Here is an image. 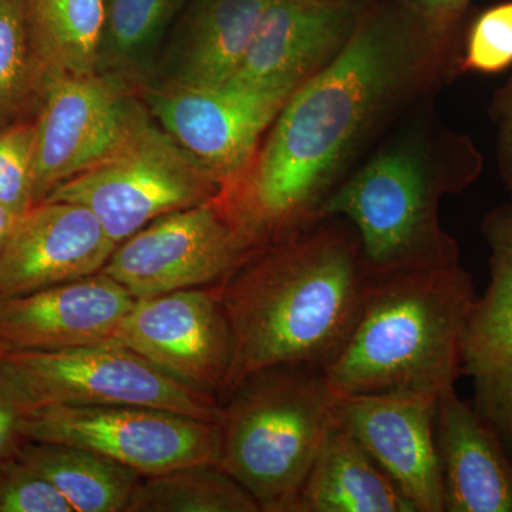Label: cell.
<instances>
[{
  "label": "cell",
  "instance_id": "cell-1",
  "mask_svg": "<svg viewBox=\"0 0 512 512\" xmlns=\"http://www.w3.org/2000/svg\"><path fill=\"white\" fill-rule=\"evenodd\" d=\"M450 56L394 0L366 9L338 55L293 90L245 173L218 195L229 224L259 251L318 221L363 151L439 83Z\"/></svg>",
  "mask_w": 512,
  "mask_h": 512
},
{
  "label": "cell",
  "instance_id": "cell-2",
  "mask_svg": "<svg viewBox=\"0 0 512 512\" xmlns=\"http://www.w3.org/2000/svg\"><path fill=\"white\" fill-rule=\"evenodd\" d=\"M369 286L359 237L343 218L259 249L218 286L234 343L221 404L268 367L325 372L348 343Z\"/></svg>",
  "mask_w": 512,
  "mask_h": 512
},
{
  "label": "cell",
  "instance_id": "cell-3",
  "mask_svg": "<svg viewBox=\"0 0 512 512\" xmlns=\"http://www.w3.org/2000/svg\"><path fill=\"white\" fill-rule=\"evenodd\" d=\"M483 165L470 138L419 113L333 190L318 221L350 222L370 278L460 265L439 205L470 187Z\"/></svg>",
  "mask_w": 512,
  "mask_h": 512
},
{
  "label": "cell",
  "instance_id": "cell-4",
  "mask_svg": "<svg viewBox=\"0 0 512 512\" xmlns=\"http://www.w3.org/2000/svg\"><path fill=\"white\" fill-rule=\"evenodd\" d=\"M460 265L370 278L352 335L325 370L339 396L456 390L468 320L477 301Z\"/></svg>",
  "mask_w": 512,
  "mask_h": 512
},
{
  "label": "cell",
  "instance_id": "cell-5",
  "mask_svg": "<svg viewBox=\"0 0 512 512\" xmlns=\"http://www.w3.org/2000/svg\"><path fill=\"white\" fill-rule=\"evenodd\" d=\"M336 397L323 370L284 365L248 376L222 403L220 466L261 512L295 510Z\"/></svg>",
  "mask_w": 512,
  "mask_h": 512
},
{
  "label": "cell",
  "instance_id": "cell-6",
  "mask_svg": "<svg viewBox=\"0 0 512 512\" xmlns=\"http://www.w3.org/2000/svg\"><path fill=\"white\" fill-rule=\"evenodd\" d=\"M221 190L214 174L137 99L116 146L45 201L84 205L119 245L157 218L214 200Z\"/></svg>",
  "mask_w": 512,
  "mask_h": 512
},
{
  "label": "cell",
  "instance_id": "cell-7",
  "mask_svg": "<svg viewBox=\"0 0 512 512\" xmlns=\"http://www.w3.org/2000/svg\"><path fill=\"white\" fill-rule=\"evenodd\" d=\"M0 366L18 383L33 407L143 406L220 420L214 397L165 375L116 340L0 356Z\"/></svg>",
  "mask_w": 512,
  "mask_h": 512
},
{
  "label": "cell",
  "instance_id": "cell-8",
  "mask_svg": "<svg viewBox=\"0 0 512 512\" xmlns=\"http://www.w3.org/2000/svg\"><path fill=\"white\" fill-rule=\"evenodd\" d=\"M22 434L26 441L86 448L143 478L188 464H220L218 421L154 407H33Z\"/></svg>",
  "mask_w": 512,
  "mask_h": 512
},
{
  "label": "cell",
  "instance_id": "cell-9",
  "mask_svg": "<svg viewBox=\"0 0 512 512\" xmlns=\"http://www.w3.org/2000/svg\"><path fill=\"white\" fill-rule=\"evenodd\" d=\"M256 252L214 198L150 222L117 245L101 272L146 299L220 286Z\"/></svg>",
  "mask_w": 512,
  "mask_h": 512
},
{
  "label": "cell",
  "instance_id": "cell-10",
  "mask_svg": "<svg viewBox=\"0 0 512 512\" xmlns=\"http://www.w3.org/2000/svg\"><path fill=\"white\" fill-rule=\"evenodd\" d=\"M293 90L235 82L151 83L140 96L157 123L204 164L224 190L245 173Z\"/></svg>",
  "mask_w": 512,
  "mask_h": 512
},
{
  "label": "cell",
  "instance_id": "cell-11",
  "mask_svg": "<svg viewBox=\"0 0 512 512\" xmlns=\"http://www.w3.org/2000/svg\"><path fill=\"white\" fill-rule=\"evenodd\" d=\"M119 77L57 74L33 117V207L116 146L137 97Z\"/></svg>",
  "mask_w": 512,
  "mask_h": 512
},
{
  "label": "cell",
  "instance_id": "cell-12",
  "mask_svg": "<svg viewBox=\"0 0 512 512\" xmlns=\"http://www.w3.org/2000/svg\"><path fill=\"white\" fill-rule=\"evenodd\" d=\"M113 340L222 402L234 343L218 286L136 299Z\"/></svg>",
  "mask_w": 512,
  "mask_h": 512
},
{
  "label": "cell",
  "instance_id": "cell-13",
  "mask_svg": "<svg viewBox=\"0 0 512 512\" xmlns=\"http://www.w3.org/2000/svg\"><path fill=\"white\" fill-rule=\"evenodd\" d=\"M439 399L387 392L336 397L333 416L382 467L416 512H444L436 440Z\"/></svg>",
  "mask_w": 512,
  "mask_h": 512
},
{
  "label": "cell",
  "instance_id": "cell-14",
  "mask_svg": "<svg viewBox=\"0 0 512 512\" xmlns=\"http://www.w3.org/2000/svg\"><path fill=\"white\" fill-rule=\"evenodd\" d=\"M116 247L84 205L40 202L19 215L0 254V299L99 274Z\"/></svg>",
  "mask_w": 512,
  "mask_h": 512
},
{
  "label": "cell",
  "instance_id": "cell-15",
  "mask_svg": "<svg viewBox=\"0 0 512 512\" xmlns=\"http://www.w3.org/2000/svg\"><path fill=\"white\" fill-rule=\"evenodd\" d=\"M490 281L468 320L463 376L473 406L500 434L512 456V200L485 215Z\"/></svg>",
  "mask_w": 512,
  "mask_h": 512
},
{
  "label": "cell",
  "instance_id": "cell-16",
  "mask_svg": "<svg viewBox=\"0 0 512 512\" xmlns=\"http://www.w3.org/2000/svg\"><path fill=\"white\" fill-rule=\"evenodd\" d=\"M134 302L103 272L0 299V356L113 340Z\"/></svg>",
  "mask_w": 512,
  "mask_h": 512
},
{
  "label": "cell",
  "instance_id": "cell-17",
  "mask_svg": "<svg viewBox=\"0 0 512 512\" xmlns=\"http://www.w3.org/2000/svg\"><path fill=\"white\" fill-rule=\"evenodd\" d=\"M363 12L269 0L244 62L228 82L296 89L338 55Z\"/></svg>",
  "mask_w": 512,
  "mask_h": 512
},
{
  "label": "cell",
  "instance_id": "cell-18",
  "mask_svg": "<svg viewBox=\"0 0 512 512\" xmlns=\"http://www.w3.org/2000/svg\"><path fill=\"white\" fill-rule=\"evenodd\" d=\"M436 440L444 512H512V456L498 431L456 390L439 397Z\"/></svg>",
  "mask_w": 512,
  "mask_h": 512
},
{
  "label": "cell",
  "instance_id": "cell-19",
  "mask_svg": "<svg viewBox=\"0 0 512 512\" xmlns=\"http://www.w3.org/2000/svg\"><path fill=\"white\" fill-rule=\"evenodd\" d=\"M268 2L187 0L161 47L151 83H227L244 62Z\"/></svg>",
  "mask_w": 512,
  "mask_h": 512
},
{
  "label": "cell",
  "instance_id": "cell-20",
  "mask_svg": "<svg viewBox=\"0 0 512 512\" xmlns=\"http://www.w3.org/2000/svg\"><path fill=\"white\" fill-rule=\"evenodd\" d=\"M293 512H416L392 478L333 416Z\"/></svg>",
  "mask_w": 512,
  "mask_h": 512
},
{
  "label": "cell",
  "instance_id": "cell-21",
  "mask_svg": "<svg viewBox=\"0 0 512 512\" xmlns=\"http://www.w3.org/2000/svg\"><path fill=\"white\" fill-rule=\"evenodd\" d=\"M16 456L55 485L74 512H126L141 476L94 451L25 441Z\"/></svg>",
  "mask_w": 512,
  "mask_h": 512
},
{
  "label": "cell",
  "instance_id": "cell-22",
  "mask_svg": "<svg viewBox=\"0 0 512 512\" xmlns=\"http://www.w3.org/2000/svg\"><path fill=\"white\" fill-rule=\"evenodd\" d=\"M187 0H104L97 72L140 92L153 82L158 55Z\"/></svg>",
  "mask_w": 512,
  "mask_h": 512
},
{
  "label": "cell",
  "instance_id": "cell-23",
  "mask_svg": "<svg viewBox=\"0 0 512 512\" xmlns=\"http://www.w3.org/2000/svg\"><path fill=\"white\" fill-rule=\"evenodd\" d=\"M55 74L30 25L26 0H0V127L35 117Z\"/></svg>",
  "mask_w": 512,
  "mask_h": 512
},
{
  "label": "cell",
  "instance_id": "cell-24",
  "mask_svg": "<svg viewBox=\"0 0 512 512\" xmlns=\"http://www.w3.org/2000/svg\"><path fill=\"white\" fill-rule=\"evenodd\" d=\"M126 512H261V508L220 464L195 463L144 477Z\"/></svg>",
  "mask_w": 512,
  "mask_h": 512
},
{
  "label": "cell",
  "instance_id": "cell-25",
  "mask_svg": "<svg viewBox=\"0 0 512 512\" xmlns=\"http://www.w3.org/2000/svg\"><path fill=\"white\" fill-rule=\"evenodd\" d=\"M30 25L52 73L97 72L104 0H26Z\"/></svg>",
  "mask_w": 512,
  "mask_h": 512
},
{
  "label": "cell",
  "instance_id": "cell-26",
  "mask_svg": "<svg viewBox=\"0 0 512 512\" xmlns=\"http://www.w3.org/2000/svg\"><path fill=\"white\" fill-rule=\"evenodd\" d=\"M512 66V0L485 9L471 23L457 72L498 74Z\"/></svg>",
  "mask_w": 512,
  "mask_h": 512
},
{
  "label": "cell",
  "instance_id": "cell-27",
  "mask_svg": "<svg viewBox=\"0 0 512 512\" xmlns=\"http://www.w3.org/2000/svg\"><path fill=\"white\" fill-rule=\"evenodd\" d=\"M33 119L0 127V207L15 215L33 207Z\"/></svg>",
  "mask_w": 512,
  "mask_h": 512
},
{
  "label": "cell",
  "instance_id": "cell-28",
  "mask_svg": "<svg viewBox=\"0 0 512 512\" xmlns=\"http://www.w3.org/2000/svg\"><path fill=\"white\" fill-rule=\"evenodd\" d=\"M0 512H74L55 485L12 456L0 461Z\"/></svg>",
  "mask_w": 512,
  "mask_h": 512
},
{
  "label": "cell",
  "instance_id": "cell-29",
  "mask_svg": "<svg viewBox=\"0 0 512 512\" xmlns=\"http://www.w3.org/2000/svg\"><path fill=\"white\" fill-rule=\"evenodd\" d=\"M410 19L416 22L440 45L453 50L461 20L473 0H394Z\"/></svg>",
  "mask_w": 512,
  "mask_h": 512
},
{
  "label": "cell",
  "instance_id": "cell-30",
  "mask_svg": "<svg viewBox=\"0 0 512 512\" xmlns=\"http://www.w3.org/2000/svg\"><path fill=\"white\" fill-rule=\"evenodd\" d=\"M32 409L28 396L0 366V461L15 456L25 443L22 424Z\"/></svg>",
  "mask_w": 512,
  "mask_h": 512
},
{
  "label": "cell",
  "instance_id": "cell-31",
  "mask_svg": "<svg viewBox=\"0 0 512 512\" xmlns=\"http://www.w3.org/2000/svg\"><path fill=\"white\" fill-rule=\"evenodd\" d=\"M490 113L497 127L498 168L512 200V76L495 93Z\"/></svg>",
  "mask_w": 512,
  "mask_h": 512
},
{
  "label": "cell",
  "instance_id": "cell-32",
  "mask_svg": "<svg viewBox=\"0 0 512 512\" xmlns=\"http://www.w3.org/2000/svg\"><path fill=\"white\" fill-rule=\"evenodd\" d=\"M308 2L318 3V5L332 6V8H346L355 10H366L380 0H308Z\"/></svg>",
  "mask_w": 512,
  "mask_h": 512
},
{
  "label": "cell",
  "instance_id": "cell-33",
  "mask_svg": "<svg viewBox=\"0 0 512 512\" xmlns=\"http://www.w3.org/2000/svg\"><path fill=\"white\" fill-rule=\"evenodd\" d=\"M16 220H18V215L12 214V212L0 207V254H2L3 247H5L6 241H8L10 231H12Z\"/></svg>",
  "mask_w": 512,
  "mask_h": 512
}]
</instances>
